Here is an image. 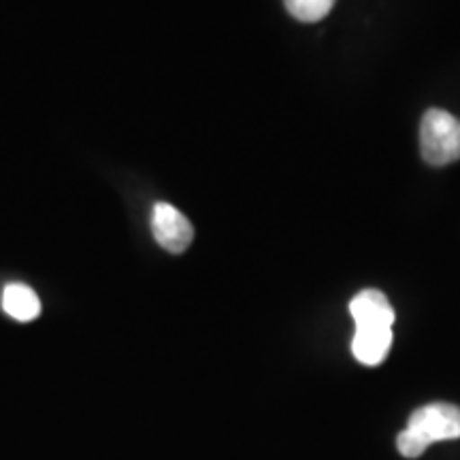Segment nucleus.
Masks as SVG:
<instances>
[{"mask_svg":"<svg viewBox=\"0 0 460 460\" xmlns=\"http://www.w3.org/2000/svg\"><path fill=\"white\" fill-rule=\"evenodd\" d=\"M349 314L356 322L352 339L354 358L367 367L384 362L393 345L394 309L388 296L376 288L358 292L349 303Z\"/></svg>","mask_w":460,"mask_h":460,"instance_id":"nucleus-1","label":"nucleus"},{"mask_svg":"<svg viewBox=\"0 0 460 460\" xmlns=\"http://www.w3.org/2000/svg\"><path fill=\"white\" fill-rule=\"evenodd\" d=\"M460 437V407L450 402H430L410 416L407 429L396 437V447L405 458H418L437 441Z\"/></svg>","mask_w":460,"mask_h":460,"instance_id":"nucleus-2","label":"nucleus"},{"mask_svg":"<svg viewBox=\"0 0 460 460\" xmlns=\"http://www.w3.org/2000/svg\"><path fill=\"white\" fill-rule=\"evenodd\" d=\"M422 158L433 166H446L460 160V119L444 109H429L420 124Z\"/></svg>","mask_w":460,"mask_h":460,"instance_id":"nucleus-3","label":"nucleus"},{"mask_svg":"<svg viewBox=\"0 0 460 460\" xmlns=\"http://www.w3.org/2000/svg\"><path fill=\"white\" fill-rule=\"evenodd\" d=\"M152 233L160 245L171 254L186 252L194 239V226L177 207L156 203L152 211Z\"/></svg>","mask_w":460,"mask_h":460,"instance_id":"nucleus-4","label":"nucleus"},{"mask_svg":"<svg viewBox=\"0 0 460 460\" xmlns=\"http://www.w3.org/2000/svg\"><path fill=\"white\" fill-rule=\"evenodd\" d=\"M3 309L17 322H32L41 314V301L37 292L24 284H9L3 292Z\"/></svg>","mask_w":460,"mask_h":460,"instance_id":"nucleus-5","label":"nucleus"},{"mask_svg":"<svg viewBox=\"0 0 460 460\" xmlns=\"http://www.w3.org/2000/svg\"><path fill=\"white\" fill-rule=\"evenodd\" d=\"M284 4L288 13L296 17L298 22L314 24V22L324 20L331 13L335 0H284Z\"/></svg>","mask_w":460,"mask_h":460,"instance_id":"nucleus-6","label":"nucleus"}]
</instances>
